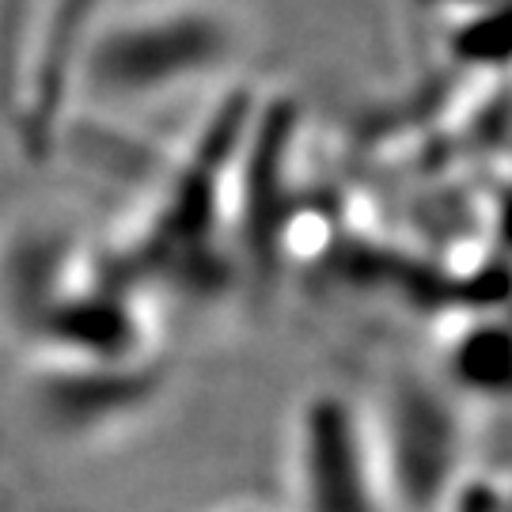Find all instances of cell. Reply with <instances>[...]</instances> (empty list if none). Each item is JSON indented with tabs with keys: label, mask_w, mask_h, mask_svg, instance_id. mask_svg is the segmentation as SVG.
I'll return each mask as SVG.
<instances>
[{
	"label": "cell",
	"mask_w": 512,
	"mask_h": 512,
	"mask_svg": "<svg viewBox=\"0 0 512 512\" xmlns=\"http://www.w3.org/2000/svg\"><path fill=\"white\" fill-rule=\"evenodd\" d=\"M293 512H399L372 410L342 387L308 391L289 429Z\"/></svg>",
	"instance_id": "6da1fadb"
},
{
	"label": "cell",
	"mask_w": 512,
	"mask_h": 512,
	"mask_svg": "<svg viewBox=\"0 0 512 512\" xmlns=\"http://www.w3.org/2000/svg\"><path fill=\"white\" fill-rule=\"evenodd\" d=\"M228 512H262V509H251V505H236V509H228Z\"/></svg>",
	"instance_id": "7a4b0ae2"
}]
</instances>
